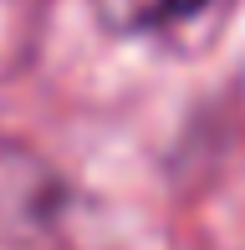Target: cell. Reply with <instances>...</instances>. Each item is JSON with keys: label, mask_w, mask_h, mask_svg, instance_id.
Instances as JSON below:
<instances>
[{"label": "cell", "mask_w": 245, "mask_h": 250, "mask_svg": "<svg viewBox=\"0 0 245 250\" xmlns=\"http://www.w3.org/2000/svg\"><path fill=\"white\" fill-rule=\"evenodd\" d=\"M215 0H97V16L118 36H169V31L199 21Z\"/></svg>", "instance_id": "cell-1"}]
</instances>
